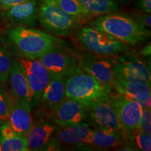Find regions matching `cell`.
Returning a JSON list of instances; mask_svg holds the SVG:
<instances>
[{
    "instance_id": "1",
    "label": "cell",
    "mask_w": 151,
    "mask_h": 151,
    "mask_svg": "<svg viewBox=\"0 0 151 151\" xmlns=\"http://www.w3.org/2000/svg\"><path fill=\"white\" fill-rule=\"evenodd\" d=\"M66 97L88 106L96 101L108 99L113 93V87L98 81L78 65L64 76Z\"/></svg>"
},
{
    "instance_id": "2",
    "label": "cell",
    "mask_w": 151,
    "mask_h": 151,
    "mask_svg": "<svg viewBox=\"0 0 151 151\" xmlns=\"http://www.w3.org/2000/svg\"><path fill=\"white\" fill-rule=\"evenodd\" d=\"M89 25L131 46L146 41L150 35V29H146L131 16L115 12L98 16L90 22Z\"/></svg>"
},
{
    "instance_id": "3",
    "label": "cell",
    "mask_w": 151,
    "mask_h": 151,
    "mask_svg": "<svg viewBox=\"0 0 151 151\" xmlns=\"http://www.w3.org/2000/svg\"><path fill=\"white\" fill-rule=\"evenodd\" d=\"M8 36L20 54L27 58H38L63 42L50 34L23 26L12 27Z\"/></svg>"
},
{
    "instance_id": "4",
    "label": "cell",
    "mask_w": 151,
    "mask_h": 151,
    "mask_svg": "<svg viewBox=\"0 0 151 151\" xmlns=\"http://www.w3.org/2000/svg\"><path fill=\"white\" fill-rule=\"evenodd\" d=\"M38 19L49 32L64 37L82 24L76 18L62 10L55 0H41Z\"/></svg>"
},
{
    "instance_id": "5",
    "label": "cell",
    "mask_w": 151,
    "mask_h": 151,
    "mask_svg": "<svg viewBox=\"0 0 151 151\" xmlns=\"http://www.w3.org/2000/svg\"><path fill=\"white\" fill-rule=\"evenodd\" d=\"M77 39L85 48L101 57L116 56L127 51L129 47V45L90 25L79 29Z\"/></svg>"
},
{
    "instance_id": "6",
    "label": "cell",
    "mask_w": 151,
    "mask_h": 151,
    "mask_svg": "<svg viewBox=\"0 0 151 151\" xmlns=\"http://www.w3.org/2000/svg\"><path fill=\"white\" fill-rule=\"evenodd\" d=\"M115 79L150 84V71L146 62L134 51L124 52L112 60Z\"/></svg>"
},
{
    "instance_id": "7",
    "label": "cell",
    "mask_w": 151,
    "mask_h": 151,
    "mask_svg": "<svg viewBox=\"0 0 151 151\" xmlns=\"http://www.w3.org/2000/svg\"><path fill=\"white\" fill-rule=\"evenodd\" d=\"M18 60L24 68L32 97V105L40 101L49 83L50 73L37 58H27L20 55Z\"/></svg>"
},
{
    "instance_id": "8",
    "label": "cell",
    "mask_w": 151,
    "mask_h": 151,
    "mask_svg": "<svg viewBox=\"0 0 151 151\" xmlns=\"http://www.w3.org/2000/svg\"><path fill=\"white\" fill-rule=\"evenodd\" d=\"M110 101L124 132L129 133L139 126L142 111L139 103L126 99L117 92L111 94Z\"/></svg>"
},
{
    "instance_id": "9",
    "label": "cell",
    "mask_w": 151,
    "mask_h": 151,
    "mask_svg": "<svg viewBox=\"0 0 151 151\" xmlns=\"http://www.w3.org/2000/svg\"><path fill=\"white\" fill-rule=\"evenodd\" d=\"M39 8V0H32L1 11V16L6 23L13 27L35 26L38 19Z\"/></svg>"
},
{
    "instance_id": "10",
    "label": "cell",
    "mask_w": 151,
    "mask_h": 151,
    "mask_svg": "<svg viewBox=\"0 0 151 151\" xmlns=\"http://www.w3.org/2000/svg\"><path fill=\"white\" fill-rule=\"evenodd\" d=\"M88 113L90 120L98 128L108 129L113 131H121V125L119 122L116 112L110 101L100 100L90 103L87 106Z\"/></svg>"
},
{
    "instance_id": "11",
    "label": "cell",
    "mask_w": 151,
    "mask_h": 151,
    "mask_svg": "<svg viewBox=\"0 0 151 151\" xmlns=\"http://www.w3.org/2000/svg\"><path fill=\"white\" fill-rule=\"evenodd\" d=\"M53 111L55 120L60 127L83 122L88 115L86 105L68 97Z\"/></svg>"
},
{
    "instance_id": "12",
    "label": "cell",
    "mask_w": 151,
    "mask_h": 151,
    "mask_svg": "<svg viewBox=\"0 0 151 151\" xmlns=\"http://www.w3.org/2000/svg\"><path fill=\"white\" fill-rule=\"evenodd\" d=\"M9 94L10 99L9 123L16 132L27 136L34 124L31 113L32 105L16 99L11 93Z\"/></svg>"
},
{
    "instance_id": "13",
    "label": "cell",
    "mask_w": 151,
    "mask_h": 151,
    "mask_svg": "<svg viewBox=\"0 0 151 151\" xmlns=\"http://www.w3.org/2000/svg\"><path fill=\"white\" fill-rule=\"evenodd\" d=\"M112 86L120 95L139 103L142 108L150 109V84L141 82H127L115 79Z\"/></svg>"
},
{
    "instance_id": "14",
    "label": "cell",
    "mask_w": 151,
    "mask_h": 151,
    "mask_svg": "<svg viewBox=\"0 0 151 151\" xmlns=\"http://www.w3.org/2000/svg\"><path fill=\"white\" fill-rule=\"evenodd\" d=\"M78 65L100 83L113 86L115 74L112 60L101 58V56L87 57L78 60Z\"/></svg>"
},
{
    "instance_id": "15",
    "label": "cell",
    "mask_w": 151,
    "mask_h": 151,
    "mask_svg": "<svg viewBox=\"0 0 151 151\" xmlns=\"http://www.w3.org/2000/svg\"><path fill=\"white\" fill-rule=\"evenodd\" d=\"M39 60L50 73L65 76L73 67L78 65V59L58 48V46L39 57Z\"/></svg>"
},
{
    "instance_id": "16",
    "label": "cell",
    "mask_w": 151,
    "mask_h": 151,
    "mask_svg": "<svg viewBox=\"0 0 151 151\" xmlns=\"http://www.w3.org/2000/svg\"><path fill=\"white\" fill-rule=\"evenodd\" d=\"M9 81L11 94L16 99L32 105V97L24 68L18 60H13Z\"/></svg>"
},
{
    "instance_id": "17",
    "label": "cell",
    "mask_w": 151,
    "mask_h": 151,
    "mask_svg": "<svg viewBox=\"0 0 151 151\" xmlns=\"http://www.w3.org/2000/svg\"><path fill=\"white\" fill-rule=\"evenodd\" d=\"M93 132L87 123H81L61 127L56 134L60 142L69 145L88 144Z\"/></svg>"
},
{
    "instance_id": "18",
    "label": "cell",
    "mask_w": 151,
    "mask_h": 151,
    "mask_svg": "<svg viewBox=\"0 0 151 151\" xmlns=\"http://www.w3.org/2000/svg\"><path fill=\"white\" fill-rule=\"evenodd\" d=\"M50 73V81L43 92L41 99L44 104L53 111L67 97L64 77L58 73Z\"/></svg>"
},
{
    "instance_id": "19",
    "label": "cell",
    "mask_w": 151,
    "mask_h": 151,
    "mask_svg": "<svg viewBox=\"0 0 151 151\" xmlns=\"http://www.w3.org/2000/svg\"><path fill=\"white\" fill-rule=\"evenodd\" d=\"M0 142L3 151H28L27 137L13 129L9 121L0 125Z\"/></svg>"
},
{
    "instance_id": "20",
    "label": "cell",
    "mask_w": 151,
    "mask_h": 151,
    "mask_svg": "<svg viewBox=\"0 0 151 151\" xmlns=\"http://www.w3.org/2000/svg\"><path fill=\"white\" fill-rule=\"evenodd\" d=\"M126 137V132L121 131L98 128L93 130L88 144L99 148L109 149L118 148L122 143V141Z\"/></svg>"
},
{
    "instance_id": "21",
    "label": "cell",
    "mask_w": 151,
    "mask_h": 151,
    "mask_svg": "<svg viewBox=\"0 0 151 151\" xmlns=\"http://www.w3.org/2000/svg\"><path fill=\"white\" fill-rule=\"evenodd\" d=\"M55 128L49 122L33 124L27 133V140L29 150H41L51 139Z\"/></svg>"
},
{
    "instance_id": "22",
    "label": "cell",
    "mask_w": 151,
    "mask_h": 151,
    "mask_svg": "<svg viewBox=\"0 0 151 151\" xmlns=\"http://www.w3.org/2000/svg\"><path fill=\"white\" fill-rule=\"evenodd\" d=\"M90 19L118 11V4L114 0H79Z\"/></svg>"
},
{
    "instance_id": "23",
    "label": "cell",
    "mask_w": 151,
    "mask_h": 151,
    "mask_svg": "<svg viewBox=\"0 0 151 151\" xmlns=\"http://www.w3.org/2000/svg\"><path fill=\"white\" fill-rule=\"evenodd\" d=\"M55 1L62 10L76 18L82 24L90 20L79 0H55Z\"/></svg>"
},
{
    "instance_id": "24",
    "label": "cell",
    "mask_w": 151,
    "mask_h": 151,
    "mask_svg": "<svg viewBox=\"0 0 151 151\" xmlns=\"http://www.w3.org/2000/svg\"><path fill=\"white\" fill-rule=\"evenodd\" d=\"M128 137L132 139V144L136 150L150 151L151 150V137L141 131L139 126L127 133Z\"/></svg>"
},
{
    "instance_id": "25",
    "label": "cell",
    "mask_w": 151,
    "mask_h": 151,
    "mask_svg": "<svg viewBox=\"0 0 151 151\" xmlns=\"http://www.w3.org/2000/svg\"><path fill=\"white\" fill-rule=\"evenodd\" d=\"M13 60L4 48L0 46V84H6L9 81Z\"/></svg>"
},
{
    "instance_id": "26",
    "label": "cell",
    "mask_w": 151,
    "mask_h": 151,
    "mask_svg": "<svg viewBox=\"0 0 151 151\" xmlns=\"http://www.w3.org/2000/svg\"><path fill=\"white\" fill-rule=\"evenodd\" d=\"M9 110H10V99L8 92L0 88V122L9 121Z\"/></svg>"
},
{
    "instance_id": "27",
    "label": "cell",
    "mask_w": 151,
    "mask_h": 151,
    "mask_svg": "<svg viewBox=\"0 0 151 151\" xmlns=\"http://www.w3.org/2000/svg\"><path fill=\"white\" fill-rule=\"evenodd\" d=\"M139 127L141 131L151 134V111L149 108H142Z\"/></svg>"
},
{
    "instance_id": "28",
    "label": "cell",
    "mask_w": 151,
    "mask_h": 151,
    "mask_svg": "<svg viewBox=\"0 0 151 151\" xmlns=\"http://www.w3.org/2000/svg\"><path fill=\"white\" fill-rule=\"evenodd\" d=\"M132 17V16H131ZM136 21L139 22V24L146 27V29H150L151 27V16L150 14L141 12H136L132 14V17Z\"/></svg>"
},
{
    "instance_id": "29",
    "label": "cell",
    "mask_w": 151,
    "mask_h": 151,
    "mask_svg": "<svg viewBox=\"0 0 151 151\" xmlns=\"http://www.w3.org/2000/svg\"><path fill=\"white\" fill-rule=\"evenodd\" d=\"M29 1L32 0H0V10L6 11L15 5Z\"/></svg>"
},
{
    "instance_id": "30",
    "label": "cell",
    "mask_w": 151,
    "mask_h": 151,
    "mask_svg": "<svg viewBox=\"0 0 151 151\" xmlns=\"http://www.w3.org/2000/svg\"><path fill=\"white\" fill-rule=\"evenodd\" d=\"M137 8L141 12L150 14L151 0H139L137 3Z\"/></svg>"
},
{
    "instance_id": "31",
    "label": "cell",
    "mask_w": 151,
    "mask_h": 151,
    "mask_svg": "<svg viewBox=\"0 0 151 151\" xmlns=\"http://www.w3.org/2000/svg\"><path fill=\"white\" fill-rule=\"evenodd\" d=\"M150 50H151V48H150V43H149L148 44H147L146 46L143 48V49L142 50H141V55H143V56H150Z\"/></svg>"
},
{
    "instance_id": "32",
    "label": "cell",
    "mask_w": 151,
    "mask_h": 151,
    "mask_svg": "<svg viewBox=\"0 0 151 151\" xmlns=\"http://www.w3.org/2000/svg\"><path fill=\"white\" fill-rule=\"evenodd\" d=\"M0 151H1V142H0Z\"/></svg>"
}]
</instances>
